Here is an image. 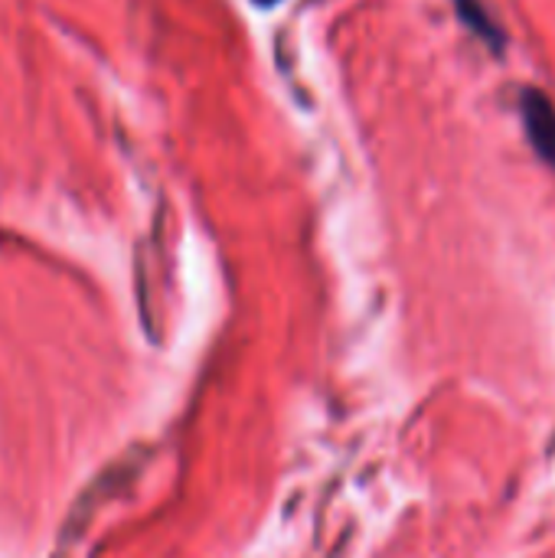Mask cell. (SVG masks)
<instances>
[{
    "label": "cell",
    "instance_id": "1",
    "mask_svg": "<svg viewBox=\"0 0 555 558\" xmlns=\"http://www.w3.org/2000/svg\"><path fill=\"white\" fill-rule=\"evenodd\" d=\"M523 124H527V137L536 147V154L555 167V105L550 95L527 88L523 92Z\"/></svg>",
    "mask_w": 555,
    "mask_h": 558
},
{
    "label": "cell",
    "instance_id": "2",
    "mask_svg": "<svg viewBox=\"0 0 555 558\" xmlns=\"http://www.w3.org/2000/svg\"><path fill=\"white\" fill-rule=\"evenodd\" d=\"M458 10H461V16H464V23L471 26V29H478L494 49H500L504 46V33L497 29V23L491 20V13L478 3V0H458Z\"/></svg>",
    "mask_w": 555,
    "mask_h": 558
}]
</instances>
